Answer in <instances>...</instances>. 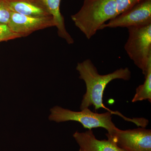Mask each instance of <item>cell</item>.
<instances>
[{"mask_svg": "<svg viewBox=\"0 0 151 151\" xmlns=\"http://www.w3.org/2000/svg\"><path fill=\"white\" fill-rule=\"evenodd\" d=\"M151 24V0H141L132 7L101 27L106 28L130 27Z\"/></svg>", "mask_w": 151, "mask_h": 151, "instance_id": "obj_6", "label": "cell"}, {"mask_svg": "<svg viewBox=\"0 0 151 151\" xmlns=\"http://www.w3.org/2000/svg\"><path fill=\"white\" fill-rule=\"evenodd\" d=\"M145 81L143 84L137 87L132 103L148 100L151 102V68L145 76Z\"/></svg>", "mask_w": 151, "mask_h": 151, "instance_id": "obj_11", "label": "cell"}, {"mask_svg": "<svg viewBox=\"0 0 151 151\" xmlns=\"http://www.w3.org/2000/svg\"><path fill=\"white\" fill-rule=\"evenodd\" d=\"M73 136L80 148L84 151H123L109 139H97L92 130L84 132H76Z\"/></svg>", "mask_w": 151, "mask_h": 151, "instance_id": "obj_8", "label": "cell"}, {"mask_svg": "<svg viewBox=\"0 0 151 151\" xmlns=\"http://www.w3.org/2000/svg\"><path fill=\"white\" fill-rule=\"evenodd\" d=\"M45 6L50 13L53 17L57 29L58 36L63 39L68 44L74 43L73 38L68 32L63 16L60 13V4L61 0H40Z\"/></svg>", "mask_w": 151, "mask_h": 151, "instance_id": "obj_10", "label": "cell"}, {"mask_svg": "<svg viewBox=\"0 0 151 151\" xmlns=\"http://www.w3.org/2000/svg\"><path fill=\"white\" fill-rule=\"evenodd\" d=\"M79 151H84L83 150H82V149L80 148L79 149Z\"/></svg>", "mask_w": 151, "mask_h": 151, "instance_id": "obj_14", "label": "cell"}, {"mask_svg": "<svg viewBox=\"0 0 151 151\" xmlns=\"http://www.w3.org/2000/svg\"><path fill=\"white\" fill-rule=\"evenodd\" d=\"M12 12L34 17L52 16L40 0H6Z\"/></svg>", "mask_w": 151, "mask_h": 151, "instance_id": "obj_9", "label": "cell"}, {"mask_svg": "<svg viewBox=\"0 0 151 151\" xmlns=\"http://www.w3.org/2000/svg\"><path fill=\"white\" fill-rule=\"evenodd\" d=\"M76 70L79 74V78L85 82L86 91L83 95L80 105V110L89 108L93 105L95 110L103 108L120 116L126 121L134 122V119L128 118L118 111H111L106 108L103 103V94L106 86L115 79L129 81L131 78V71L128 67L119 68L111 73L101 75L91 60H85L77 63Z\"/></svg>", "mask_w": 151, "mask_h": 151, "instance_id": "obj_2", "label": "cell"}, {"mask_svg": "<svg viewBox=\"0 0 151 151\" xmlns=\"http://www.w3.org/2000/svg\"><path fill=\"white\" fill-rule=\"evenodd\" d=\"M106 136L123 151H151V130L145 128L122 130L117 127Z\"/></svg>", "mask_w": 151, "mask_h": 151, "instance_id": "obj_5", "label": "cell"}, {"mask_svg": "<svg viewBox=\"0 0 151 151\" xmlns=\"http://www.w3.org/2000/svg\"><path fill=\"white\" fill-rule=\"evenodd\" d=\"M141 0H84L71 18L76 26L90 40L106 22L115 18Z\"/></svg>", "mask_w": 151, "mask_h": 151, "instance_id": "obj_1", "label": "cell"}, {"mask_svg": "<svg viewBox=\"0 0 151 151\" xmlns=\"http://www.w3.org/2000/svg\"><path fill=\"white\" fill-rule=\"evenodd\" d=\"M8 25L21 37H26L37 31L56 27L53 17H34L12 12Z\"/></svg>", "mask_w": 151, "mask_h": 151, "instance_id": "obj_7", "label": "cell"}, {"mask_svg": "<svg viewBox=\"0 0 151 151\" xmlns=\"http://www.w3.org/2000/svg\"><path fill=\"white\" fill-rule=\"evenodd\" d=\"M12 14L6 0H0V23L8 24Z\"/></svg>", "mask_w": 151, "mask_h": 151, "instance_id": "obj_13", "label": "cell"}, {"mask_svg": "<svg viewBox=\"0 0 151 151\" xmlns=\"http://www.w3.org/2000/svg\"><path fill=\"white\" fill-rule=\"evenodd\" d=\"M127 28L129 37L124 49L145 76L151 68V24Z\"/></svg>", "mask_w": 151, "mask_h": 151, "instance_id": "obj_4", "label": "cell"}, {"mask_svg": "<svg viewBox=\"0 0 151 151\" xmlns=\"http://www.w3.org/2000/svg\"><path fill=\"white\" fill-rule=\"evenodd\" d=\"M20 37L19 35L12 30L8 24L0 23V42Z\"/></svg>", "mask_w": 151, "mask_h": 151, "instance_id": "obj_12", "label": "cell"}, {"mask_svg": "<svg viewBox=\"0 0 151 151\" xmlns=\"http://www.w3.org/2000/svg\"><path fill=\"white\" fill-rule=\"evenodd\" d=\"M50 121L56 123L73 121L79 122L85 129L92 130L94 128H103L107 130V134H111L117 127L112 121L113 113L109 111L104 113H94L89 108L80 111H71L59 106H55L50 110Z\"/></svg>", "mask_w": 151, "mask_h": 151, "instance_id": "obj_3", "label": "cell"}]
</instances>
